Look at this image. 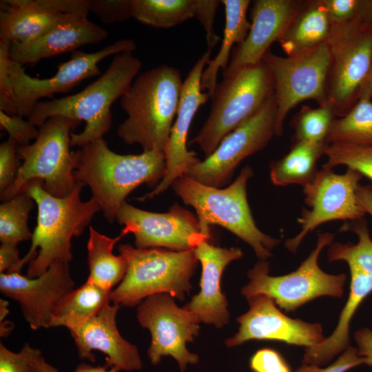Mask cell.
Returning <instances> with one entry per match:
<instances>
[{
	"instance_id": "6da1fadb",
	"label": "cell",
	"mask_w": 372,
	"mask_h": 372,
	"mask_svg": "<svg viewBox=\"0 0 372 372\" xmlns=\"http://www.w3.org/2000/svg\"><path fill=\"white\" fill-rule=\"evenodd\" d=\"M75 155V179L90 188L110 223L129 194L143 184L154 189L165 172L163 152L121 155L112 151L103 138L80 147Z\"/></svg>"
},
{
	"instance_id": "7a4b0ae2",
	"label": "cell",
	"mask_w": 372,
	"mask_h": 372,
	"mask_svg": "<svg viewBox=\"0 0 372 372\" xmlns=\"http://www.w3.org/2000/svg\"><path fill=\"white\" fill-rule=\"evenodd\" d=\"M84 185L77 181L73 190L64 197L51 195L39 180L30 181L22 189L34 200L38 210L30 248L21 258L22 267L29 263L27 277H38L55 262H70L72 259V238L80 236L101 210L93 197L81 200Z\"/></svg>"
},
{
	"instance_id": "3957f363",
	"label": "cell",
	"mask_w": 372,
	"mask_h": 372,
	"mask_svg": "<svg viewBox=\"0 0 372 372\" xmlns=\"http://www.w3.org/2000/svg\"><path fill=\"white\" fill-rule=\"evenodd\" d=\"M180 71L161 65L138 74L121 97L127 118L117 135L128 144H138L143 152H163L178 110L182 87Z\"/></svg>"
},
{
	"instance_id": "277c9868",
	"label": "cell",
	"mask_w": 372,
	"mask_h": 372,
	"mask_svg": "<svg viewBox=\"0 0 372 372\" xmlns=\"http://www.w3.org/2000/svg\"><path fill=\"white\" fill-rule=\"evenodd\" d=\"M141 67V61L132 52L116 54L96 81L75 94L39 101L28 120L38 128L48 118L56 116L85 121V126L81 132H72L71 147H81L103 138L111 128L112 105L128 91Z\"/></svg>"
},
{
	"instance_id": "5b68a950",
	"label": "cell",
	"mask_w": 372,
	"mask_h": 372,
	"mask_svg": "<svg viewBox=\"0 0 372 372\" xmlns=\"http://www.w3.org/2000/svg\"><path fill=\"white\" fill-rule=\"evenodd\" d=\"M253 176L252 168L247 165L225 188L205 185L187 174L175 180L171 187L185 204L195 209L204 235L210 238V225H220L248 244L259 260H267L281 241L256 226L247 194V183Z\"/></svg>"
},
{
	"instance_id": "8992f818",
	"label": "cell",
	"mask_w": 372,
	"mask_h": 372,
	"mask_svg": "<svg viewBox=\"0 0 372 372\" xmlns=\"http://www.w3.org/2000/svg\"><path fill=\"white\" fill-rule=\"evenodd\" d=\"M118 249L127 269L118 286L110 292L113 304L132 307L157 293L183 300L189 293L190 279L199 262L194 249H138L129 244H121Z\"/></svg>"
},
{
	"instance_id": "52a82bcc",
	"label": "cell",
	"mask_w": 372,
	"mask_h": 372,
	"mask_svg": "<svg viewBox=\"0 0 372 372\" xmlns=\"http://www.w3.org/2000/svg\"><path fill=\"white\" fill-rule=\"evenodd\" d=\"M273 92L271 74L262 61L223 77L210 96L209 116L190 144L197 145L205 158L209 156L228 134L254 115Z\"/></svg>"
},
{
	"instance_id": "ba28073f",
	"label": "cell",
	"mask_w": 372,
	"mask_h": 372,
	"mask_svg": "<svg viewBox=\"0 0 372 372\" xmlns=\"http://www.w3.org/2000/svg\"><path fill=\"white\" fill-rule=\"evenodd\" d=\"M80 121L64 116H52L39 127L34 143L18 147L22 160L17 176L1 200L6 201L19 194L30 181L42 182L43 189L56 197H64L74 188L75 152L70 151L71 130Z\"/></svg>"
},
{
	"instance_id": "9c48e42d",
	"label": "cell",
	"mask_w": 372,
	"mask_h": 372,
	"mask_svg": "<svg viewBox=\"0 0 372 372\" xmlns=\"http://www.w3.org/2000/svg\"><path fill=\"white\" fill-rule=\"evenodd\" d=\"M333 238L334 234L329 232L318 234L315 248L295 271L287 274L271 276L269 263L259 260L248 271L249 281L241 289V294L246 298L258 294L266 295L286 312L293 311L318 297L341 298L346 275L327 273L318 265L322 250L329 246Z\"/></svg>"
},
{
	"instance_id": "30bf717a",
	"label": "cell",
	"mask_w": 372,
	"mask_h": 372,
	"mask_svg": "<svg viewBox=\"0 0 372 372\" xmlns=\"http://www.w3.org/2000/svg\"><path fill=\"white\" fill-rule=\"evenodd\" d=\"M262 61L269 68L273 81L276 136L282 134L287 115L300 102L311 99L319 106L329 103L327 79L331 54L327 41L285 57L269 50Z\"/></svg>"
},
{
	"instance_id": "8fae6325",
	"label": "cell",
	"mask_w": 372,
	"mask_h": 372,
	"mask_svg": "<svg viewBox=\"0 0 372 372\" xmlns=\"http://www.w3.org/2000/svg\"><path fill=\"white\" fill-rule=\"evenodd\" d=\"M331 64L328 102L335 116H344L360 99L372 63V24L332 25L327 41Z\"/></svg>"
},
{
	"instance_id": "7c38bea8",
	"label": "cell",
	"mask_w": 372,
	"mask_h": 372,
	"mask_svg": "<svg viewBox=\"0 0 372 372\" xmlns=\"http://www.w3.org/2000/svg\"><path fill=\"white\" fill-rule=\"evenodd\" d=\"M362 177L351 168L343 174H336L333 169L322 167L313 180L303 187L304 200L309 209H302L297 219L300 230L285 241V247L295 254L304 237L327 222L364 218L366 212L358 198Z\"/></svg>"
},
{
	"instance_id": "4fadbf2b",
	"label": "cell",
	"mask_w": 372,
	"mask_h": 372,
	"mask_svg": "<svg viewBox=\"0 0 372 372\" xmlns=\"http://www.w3.org/2000/svg\"><path fill=\"white\" fill-rule=\"evenodd\" d=\"M140 324L151 333L147 355L152 365H158L163 356L176 360L181 372L188 364H196L199 356L189 352L187 342L199 333L198 318L191 311L179 307L168 293H157L145 298L137 308Z\"/></svg>"
},
{
	"instance_id": "5bb4252c",
	"label": "cell",
	"mask_w": 372,
	"mask_h": 372,
	"mask_svg": "<svg viewBox=\"0 0 372 372\" xmlns=\"http://www.w3.org/2000/svg\"><path fill=\"white\" fill-rule=\"evenodd\" d=\"M276 116L273 95L254 115L228 134L211 155L191 167L186 174L207 186H227L239 164L265 147L276 135Z\"/></svg>"
},
{
	"instance_id": "9a60e30c",
	"label": "cell",
	"mask_w": 372,
	"mask_h": 372,
	"mask_svg": "<svg viewBox=\"0 0 372 372\" xmlns=\"http://www.w3.org/2000/svg\"><path fill=\"white\" fill-rule=\"evenodd\" d=\"M136 48L133 40L125 39L94 52L75 50L70 60L57 66L55 74L43 79L31 77L23 65L11 59L10 76L17 115L28 117L39 99L71 90L83 80L99 75L101 61L112 54L133 52Z\"/></svg>"
},
{
	"instance_id": "2e32d148",
	"label": "cell",
	"mask_w": 372,
	"mask_h": 372,
	"mask_svg": "<svg viewBox=\"0 0 372 372\" xmlns=\"http://www.w3.org/2000/svg\"><path fill=\"white\" fill-rule=\"evenodd\" d=\"M116 220L124 225L121 234L134 236L138 249L166 247L176 251L194 249L202 240L210 238L200 230L197 217L174 205L165 213L145 211L124 202Z\"/></svg>"
},
{
	"instance_id": "e0dca14e",
	"label": "cell",
	"mask_w": 372,
	"mask_h": 372,
	"mask_svg": "<svg viewBox=\"0 0 372 372\" xmlns=\"http://www.w3.org/2000/svg\"><path fill=\"white\" fill-rule=\"evenodd\" d=\"M211 50H207L195 63L183 81L176 117L163 150L165 172L161 181L149 193L138 198L140 201L153 198L165 192L178 178L200 160L187 147V136L192 120L198 108L209 98L201 88V76L205 67L210 61Z\"/></svg>"
},
{
	"instance_id": "ac0fdd59",
	"label": "cell",
	"mask_w": 372,
	"mask_h": 372,
	"mask_svg": "<svg viewBox=\"0 0 372 372\" xmlns=\"http://www.w3.org/2000/svg\"><path fill=\"white\" fill-rule=\"evenodd\" d=\"M247 300L249 309L236 319L240 324L238 332L225 342L229 348L251 340H273L309 348L326 338L320 323L288 317L266 295L258 294Z\"/></svg>"
},
{
	"instance_id": "d6986e66",
	"label": "cell",
	"mask_w": 372,
	"mask_h": 372,
	"mask_svg": "<svg viewBox=\"0 0 372 372\" xmlns=\"http://www.w3.org/2000/svg\"><path fill=\"white\" fill-rule=\"evenodd\" d=\"M69 262L57 261L41 276L30 278L21 273H1V293L17 301L24 319L32 330L49 328L52 313L74 289Z\"/></svg>"
},
{
	"instance_id": "ffe728a7",
	"label": "cell",
	"mask_w": 372,
	"mask_h": 372,
	"mask_svg": "<svg viewBox=\"0 0 372 372\" xmlns=\"http://www.w3.org/2000/svg\"><path fill=\"white\" fill-rule=\"evenodd\" d=\"M303 1L256 0L251 6V28L244 41L234 47L223 76L258 63L277 42Z\"/></svg>"
},
{
	"instance_id": "44dd1931",
	"label": "cell",
	"mask_w": 372,
	"mask_h": 372,
	"mask_svg": "<svg viewBox=\"0 0 372 372\" xmlns=\"http://www.w3.org/2000/svg\"><path fill=\"white\" fill-rule=\"evenodd\" d=\"M121 306L110 302L81 327L70 332L79 356L82 360L96 361L94 350L106 355V365L120 371L141 370L143 362L137 347L125 340L116 323Z\"/></svg>"
},
{
	"instance_id": "7402d4cb",
	"label": "cell",
	"mask_w": 372,
	"mask_h": 372,
	"mask_svg": "<svg viewBox=\"0 0 372 372\" xmlns=\"http://www.w3.org/2000/svg\"><path fill=\"white\" fill-rule=\"evenodd\" d=\"M194 251L202 266L200 290L183 307L193 312L200 322L220 328L229 320L227 300L220 289L221 276L226 267L241 258L243 253L238 247L215 246L207 239L200 241Z\"/></svg>"
},
{
	"instance_id": "603a6c76",
	"label": "cell",
	"mask_w": 372,
	"mask_h": 372,
	"mask_svg": "<svg viewBox=\"0 0 372 372\" xmlns=\"http://www.w3.org/2000/svg\"><path fill=\"white\" fill-rule=\"evenodd\" d=\"M107 37L105 28L87 17L65 15L39 39L28 43L12 44L10 56L21 65L34 64L45 58L74 52L85 45L98 43Z\"/></svg>"
},
{
	"instance_id": "cb8c5ba5",
	"label": "cell",
	"mask_w": 372,
	"mask_h": 372,
	"mask_svg": "<svg viewBox=\"0 0 372 372\" xmlns=\"http://www.w3.org/2000/svg\"><path fill=\"white\" fill-rule=\"evenodd\" d=\"M1 8L0 39L11 45L39 39L65 16L42 10L32 0L1 1Z\"/></svg>"
},
{
	"instance_id": "d4e9b609",
	"label": "cell",
	"mask_w": 372,
	"mask_h": 372,
	"mask_svg": "<svg viewBox=\"0 0 372 372\" xmlns=\"http://www.w3.org/2000/svg\"><path fill=\"white\" fill-rule=\"evenodd\" d=\"M331 28L322 0L303 1L277 42L287 56L293 55L326 42Z\"/></svg>"
},
{
	"instance_id": "484cf974",
	"label": "cell",
	"mask_w": 372,
	"mask_h": 372,
	"mask_svg": "<svg viewBox=\"0 0 372 372\" xmlns=\"http://www.w3.org/2000/svg\"><path fill=\"white\" fill-rule=\"evenodd\" d=\"M225 7V25L223 39L218 54L209 61L201 76V88L212 95L218 83L217 76L220 69L225 71L230 60L234 45L242 43L251 28L247 19V12L250 6L249 0H222Z\"/></svg>"
},
{
	"instance_id": "4316f807",
	"label": "cell",
	"mask_w": 372,
	"mask_h": 372,
	"mask_svg": "<svg viewBox=\"0 0 372 372\" xmlns=\"http://www.w3.org/2000/svg\"><path fill=\"white\" fill-rule=\"evenodd\" d=\"M111 291L86 280L65 295L54 308L50 327H65L72 332L110 301Z\"/></svg>"
},
{
	"instance_id": "83f0119b",
	"label": "cell",
	"mask_w": 372,
	"mask_h": 372,
	"mask_svg": "<svg viewBox=\"0 0 372 372\" xmlns=\"http://www.w3.org/2000/svg\"><path fill=\"white\" fill-rule=\"evenodd\" d=\"M329 144L307 141L293 142L289 151L281 158L270 164V178L276 186L310 183L318 169L317 162L324 155Z\"/></svg>"
},
{
	"instance_id": "f1b7e54d",
	"label": "cell",
	"mask_w": 372,
	"mask_h": 372,
	"mask_svg": "<svg viewBox=\"0 0 372 372\" xmlns=\"http://www.w3.org/2000/svg\"><path fill=\"white\" fill-rule=\"evenodd\" d=\"M123 236L110 238L89 227L87 244L89 276L87 280L112 291L123 279L127 269L125 258L113 254L114 245Z\"/></svg>"
},
{
	"instance_id": "f546056e",
	"label": "cell",
	"mask_w": 372,
	"mask_h": 372,
	"mask_svg": "<svg viewBox=\"0 0 372 372\" xmlns=\"http://www.w3.org/2000/svg\"><path fill=\"white\" fill-rule=\"evenodd\" d=\"M327 143L372 145V100L361 96L344 116L335 118Z\"/></svg>"
},
{
	"instance_id": "4dcf8cb0",
	"label": "cell",
	"mask_w": 372,
	"mask_h": 372,
	"mask_svg": "<svg viewBox=\"0 0 372 372\" xmlns=\"http://www.w3.org/2000/svg\"><path fill=\"white\" fill-rule=\"evenodd\" d=\"M133 18L156 28H169L195 17L196 0H132Z\"/></svg>"
},
{
	"instance_id": "1f68e13d",
	"label": "cell",
	"mask_w": 372,
	"mask_h": 372,
	"mask_svg": "<svg viewBox=\"0 0 372 372\" xmlns=\"http://www.w3.org/2000/svg\"><path fill=\"white\" fill-rule=\"evenodd\" d=\"M349 268L351 276L349 296L335 329L327 338L329 347L338 351H342L350 345L351 321L360 304L372 292V273L355 267Z\"/></svg>"
},
{
	"instance_id": "d6a6232c",
	"label": "cell",
	"mask_w": 372,
	"mask_h": 372,
	"mask_svg": "<svg viewBox=\"0 0 372 372\" xmlns=\"http://www.w3.org/2000/svg\"><path fill=\"white\" fill-rule=\"evenodd\" d=\"M340 231H353L358 237V242H333L327 251L328 260L344 261L349 267H355L372 273V239L364 218L347 221Z\"/></svg>"
},
{
	"instance_id": "836d02e7",
	"label": "cell",
	"mask_w": 372,
	"mask_h": 372,
	"mask_svg": "<svg viewBox=\"0 0 372 372\" xmlns=\"http://www.w3.org/2000/svg\"><path fill=\"white\" fill-rule=\"evenodd\" d=\"M34 200L25 192H21L0 205V241L18 244L32 239V233L28 226L29 213Z\"/></svg>"
},
{
	"instance_id": "e575fe53",
	"label": "cell",
	"mask_w": 372,
	"mask_h": 372,
	"mask_svg": "<svg viewBox=\"0 0 372 372\" xmlns=\"http://www.w3.org/2000/svg\"><path fill=\"white\" fill-rule=\"evenodd\" d=\"M334 116L329 103L317 108L303 106L293 122V142L327 143V136L335 119Z\"/></svg>"
},
{
	"instance_id": "d590c367",
	"label": "cell",
	"mask_w": 372,
	"mask_h": 372,
	"mask_svg": "<svg viewBox=\"0 0 372 372\" xmlns=\"http://www.w3.org/2000/svg\"><path fill=\"white\" fill-rule=\"evenodd\" d=\"M326 163L322 167L333 169L345 165L372 180V145L331 143L325 149Z\"/></svg>"
},
{
	"instance_id": "8d00e7d4",
	"label": "cell",
	"mask_w": 372,
	"mask_h": 372,
	"mask_svg": "<svg viewBox=\"0 0 372 372\" xmlns=\"http://www.w3.org/2000/svg\"><path fill=\"white\" fill-rule=\"evenodd\" d=\"M332 25L372 24V0H322Z\"/></svg>"
},
{
	"instance_id": "74e56055",
	"label": "cell",
	"mask_w": 372,
	"mask_h": 372,
	"mask_svg": "<svg viewBox=\"0 0 372 372\" xmlns=\"http://www.w3.org/2000/svg\"><path fill=\"white\" fill-rule=\"evenodd\" d=\"M11 43L0 39V110L8 115H17L10 76Z\"/></svg>"
},
{
	"instance_id": "f35d334b",
	"label": "cell",
	"mask_w": 372,
	"mask_h": 372,
	"mask_svg": "<svg viewBox=\"0 0 372 372\" xmlns=\"http://www.w3.org/2000/svg\"><path fill=\"white\" fill-rule=\"evenodd\" d=\"M41 351L25 343L19 352H13L0 343V372H29Z\"/></svg>"
},
{
	"instance_id": "ab89813d",
	"label": "cell",
	"mask_w": 372,
	"mask_h": 372,
	"mask_svg": "<svg viewBox=\"0 0 372 372\" xmlns=\"http://www.w3.org/2000/svg\"><path fill=\"white\" fill-rule=\"evenodd\" d=\"M90 12L104 23L123 22L133 17L132 0H89Z\"/></svg>"
},
{
	"instance_id": "60d3db41",
	"label": "cell",
	"mask_w": 372,
	"mask_h": 372,
	"mask_svg": "<svg viewBox=\"0 0 372 372\" xmlns=\"http://www.w3.org/2000/svg\"><path fill=\"white\" fill-rule=\"evenodd\" d=\"M0 126L18 147L29 145L31 141L37 139L39 134V128L37 129L28 120H24L19 115H8L1 110Z\"/></svg>"
},
{
	"instance_id": "b9f144b4",
	"label": "cell",
	"mask_w": 372,
	"mask_h": 372,
	"mask_svg": "<svg viewBox=\"0 0 372 372\" xmlns=\"http://www.w3.org/2000/svg\"><path fill=\"white\" fill-rule=\"evenodd\" d=\"M18 145L8 138L0 145V191L1 193L9 187L14 180L20 164Z\"/></svg>"
},
{
	"instance_id": "7bdbcfd3",
	"label": "cell",
	"mask_w": 372,
	"mask_h": 372,
	"mask_svg": "<svg viewBox=\"0 0 372 372\" xmlns=\"http://www.w3.org/2000/svg\"><path fill=\"white\" fill-rule=\"evenodd\" d=\"M249 366L253 372H293L284 357L269 348L255 352L250 358Z\"/></svg>"
},
{
	"instance_id": "ee69618b",
	"label": "cell",
	"mask_w": 372,
	"mask_h": 372,
	"mask_svg": "<svg viewBox=\"0 0 372 372\" xmlns=\"http://www.w3.org/2000/svg\"><path fill=\"white\" fill-rule=\"evenodd\" d=\"M362 364H364V360L360 355L357 348L350 346L335 361L324 368L313 364H302L293 372H347Z\"/></svg>"
},
{
	"instance_id": "f6af8a7d",
	"label": "cell",
	"mask_w": 372,
	"mask_h": 372,
	"mask_svg": "<svg viewBox=\"0 0 372 372\" xmlns=\"http://www.w3.org/2000/svg\"><path fill=\"white\" fill-rule=\"evenodd\" d=\"M38 8L56 14L78 15L87 17L89 0H32Z\"/></svg>"
},
{
	"instance_id": "bcb514c9",
	"label": "cell",
	"mask_w": 372,
	"mask_h": 372,
	"mask_svg": "<svg viewBox=\"0 0 372 372\" xmlns=\"http://www.w3.org/2000/svg\"><path fill=\"white\" fill-rule=\"evenodd\" d=\"M218 0H196L195 18L201 23L206 32L209 50L214 48L220 39L214 32V22L216 10L220 3Z\"/></svg>"
},
{
	"instance_id": "7dc6e473",
	"label": "cell",
	"mask_w": 372,
	"mask_h": 372,
	"mask_svg": "<svg viewBox=\"0 0 372 372\" xmlns=\"http://www.w3.org/2000/svg\"><path fill=\"white\" fill-rule=\"evenodd\" d=\"M22 269L21 258L17 244L3 242L0 247V272L20 273Z\"/></svg>"
},
{
	"instance_id": "c3c4849f",
	"label": "cell",
	"mask_w": 372,
	"mask_h": 372,
	"mask_svg": "<svg viewBox=\"0 0 372 372\" xmlns=\"http://www.w3.org/2000/svg\"><path fill=\"white\" fill-rule=\"evenodd\" d=\"M354 338L357 349L364 360V364L372 367V331L363 328L355 331Z\"/></svg>"
},
{
	"instance_id": "681fc988",
	"label": "cell",
	"mask_w": 372,
	"mask_h": 372,
	"mask_svg": "<svg viewBox=\"0 0 372 372\" xmlns=\"http://www.w3.org/2000/svg\"><path fill=\"white\" fill-rule=\"evenodd\" d=\"M358 198L366 214L372 216V185H360L358 189Z\"/></svg>"
},
{
	"instance_id": "f907efd6",
	"label": "cell",
	"mask_w": 372,
	"mask_h": 372,
	"mask_svg": "<svg viewBox=\"0 0 372 372\" xmlns=\"http://www.w3.org/2000/svg\"><path fill=\"white\" fill-rule=\"evenodd\" d=\"M29 372H59L52 365L48 363L43 357L41 355L34 362Z\"/></svg>"
},
{
	"instance_id": "816d5d0a",
	"label": "cell",
	"mask_w": 372,
	"mask_h": 372,
	"mask_svg": "<svg viewBox=\"0 0 372 372\" xmlns=\"http://www.w3.org/2000/svg\"><path fill=\"white\" fill-rule=\"evenodd\" d=\"M119 371L116 367H110L106 364L104 366H94L86 364H81L76 368L74 372H118Z\"/></svg>"
},
{
	"instance_id": "f5cc1de1",
	"label": "cell",
	"mask_w": 372,
	"mask_h": 372,
	"mask_svg": "<svg viewBox=\"0 0 372 372\" xmlns=\"http://www.w3.org/2000/svg\"><path fill=\"white\" fill-rule=\"evenodd\" d=\"M361 96H365L372 100V63L369 72L362 87L360 98Z\"/></svg>"
}]
</instances>
